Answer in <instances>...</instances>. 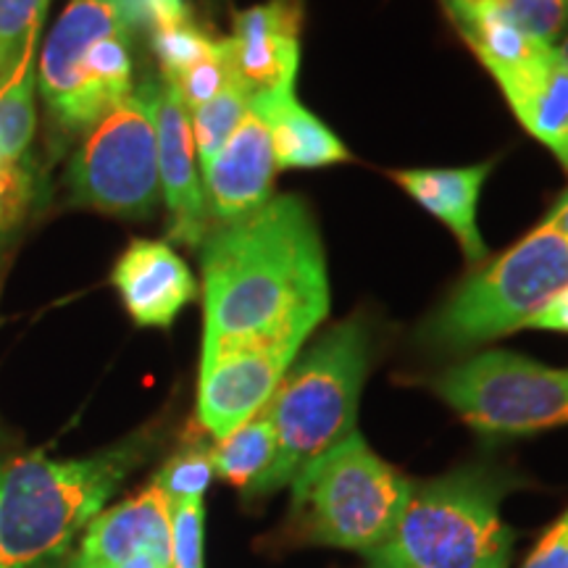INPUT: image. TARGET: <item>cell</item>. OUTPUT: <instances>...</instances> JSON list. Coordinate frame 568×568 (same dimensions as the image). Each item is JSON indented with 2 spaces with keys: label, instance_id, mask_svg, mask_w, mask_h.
Here are the masks:
<instances>
[{
  "label": "cell",
  "instance_id": "obj_17",
  "mask_svg": "<svg viewBox=\"0 0 568 568\" xmlns=\"http://www.w3.org/2000/svg\"><path fill=\"white\" fill-rule=\"evenodd\" d=\"M251 105L264 116L272 134L276 169H322L351 161L343 140L297 103L295 88L258 90Z\"/></svg>",
  "mask_w": 568,
  "mask_h": 568
},
{
  "label": "cell",
  "instance_id": "obj_12",
  "mask_svg": "<svg viewBox=\"0 0 568 568\" xmlns=\"http://www.w3.org/2000/svg\"><path fill=\"white\" fill-rule=\"evenodd\" d=\"M272 134L258 111L247 109L232 138L203 172L205 203L219 226L243 222L272 201L274 187Z\"/></svg>",
  "mask_w": 568,
  "mask_h": 568
},
{
  "label": "cell",
  "instance_id": "obj_4",
  "mask_svg": "<svg viewBox=\"0 0 568 568\" xmlns=\"http://www.w3.org/2000/svg\"><path fill=\"white\" fill-rule=\"evenodd\" d=\"M503 481L466 466L416 487L368 568H508L510 531L500 518Z\"/></svg>",
  "mask_w": 568,
  "mask_h": 568
},
{
  "label": "cell",
  "instance_id": "obj_13",
  "mask_svg": "<svg viewBox=\"0 0 568 568\" xmlns=\"http://www.w3.org/2000/svg\"><path fill=\"white\" fill-rule=\"evenodd\" d=\"M172 503L155 485L109 510H101L82 531L71 552V568H119L140 552H153L169 566Z\"/></svg>",
  "mask_w": 568,
  "mask_h": 568
},
{
  "label": "cell",
  "instance_id": "obj_10",
  "mask_svg": "<svg viewBox=\"0 0 568 568\" xmlns=\"http://www.w3.org/2000/svg\"><path fill=\"white\" fill-rule=\"evenodd\" d=\"M142 30L138 0H74L48 34L38 61V84L55 122L69 130L80 92V67L92 42Z\"/></svg>",
  "mask_w": 568,
  "mask_h": 568
},
{
  "label": "cell",
  "instance_id": "obj_25",
  "mask_svg": "<svg viewBox=\"0 0 568 568\" xmlns=\"http://www.w3.org/2000/svg\"><path fill=\"white\" fill-rule=\"evenodd\" d=\"M237 61H234V48L232 40H216V48L209 59L195 63L193 69H187L184 74L176 77L172 82L176 92H180L184 109L193 111L197 105L209 103L211 98H216L234 77H237ZM169 82V80H166Z\"/></svg>",
  "mask_w": 568,
  "mask_h": 568
},
{
  "label": "cell",
  "instance_id": "obj_27",
  "mask_svg": "<svg viewBox=\"0 0 568 568\" xmlns=\"http://www.w3.org/2000/svg\"><path fill=\"white\" fill-rule=\"evenodd\" d=\"M497 17H503L516 30L529 38L550 42L566 30L568 0H485Z\"/></svg>",
  "mask_w": 568,
  "mask_h": 568
},
{
  "label": "cell",
  "instance_id": "obj_28",
  "mask_svg": "<svg viewBox=\"0 0 568 568\" xmlns=\"http://www.w3.org/2000/svg\"><path fill=\"white\" fill-rule=\"evenodd\" d=\"M38 197V176L27 159L0 161V240L17 232Z\"/></svg>",
  "mask_w": 568,
  "mask_h": 568
},
{
  "label": "cell",
  "instance_id": "obj_9",
  "mask_svg": "<svg viewBox=\"0 0 568 568\" xmlns=\"http://www.w3.org/2000/svg\"><path fill=\"white\" fill-rule=\"evenodd\" d=\"M301 347V343L255 345L201 364L197 422L203 429L213 439H224L258 416L272 403Z\"/></svg>",
  "mask_w": 568,
  "mask_h": 568
},
{
  "label": "cell",
  "instance_id": "obj_3",
  "mask_svg": "<svg viewBox=\"0 0 568 568\" xmlns=\"http://www.w3.org/2000/svg\"><path fill=\"white\" fill-rule=\"evenodd\" d=\"M368 361V326L364 318H347L290 366L264 408L274 426L276 456L258 497L290 487L303 468L353 435Z\"/></svg>",
  "mask_w": 568,
  "mask_h": 568
},
{
  "label": "cell",
  "instance_id": "obj_32",
  "mask_svg": "<svg viewBox=\"0 0 568 568\" xmlns=\"http://www.w3.org/2000/svg\"><path fill=\"white\" fill-rule=\"evenodd\" d=\"M545 224L552 226V230H558L560 234H566V237H568V190L564 195H560V201L552 205L550 216L545 219Z\"/></svg>",
  "mask_w": 568,
  "mask_h": 568
},
{
  "label": "cell",
  "instance_id": "obj_33",
  "mask_svg": "<svg viewBox=\"0 0 568 568\" xmlns=\"http://www.w3.org/2000/svg\"><path fill=\"white\" fill-rule=\"evenodd\" d=\"M119 568H166V560L153 556V552H140V556L130 558L126 564H122Z\"/></svg>",
  "mask_w": 568,
  "mask_h": 568
},
{
  "label": "cell",
  "instance_id": "obj_8",
  "mask_svg": "<svg viewBox=\"0 0 568 568\" xmlns=\"http://www.w3.org/2000/svg\"><path fill=\"white\" fill-rule=\"evenodd\" d=\"M432 389L481 435L518 437L568 424V372L508 351L447 368Z\"/></svg>",
  "mask_w": 568,
  "mask_h": 568
},
{
  "label": "cell",
  "instance_id": "obj_20",
  "mask_svg": "<svg viewBox=\"0 0 568 568\" xmlns=\"http://www.w3.org/2000/svg\"><path fill=\"white\" fill-rule=\"evenodd\" d=\"M274 456L276 435L266 410H261L251 422L234 429L232 435L216 439V445L211 447L213 474L222 477L226 485L243 489L245 497H258Z\"/></svg>",
  "mask_w": 568,
  "mask_h": 568
},
{
  "label": "cell",
  "instance_id": "obj_1",
  "mask_svg": "<svg viewBox=\"0 0 568 568\" xmlns=\"http://www.w3.org/2000/svg\"><path fill=\"white\" fill-rule=\"evenodd\" d=\"M203 361L255 345L305 343L329 314L322 237L297 195L272 197L201 245Z\"/></svg>",
  "mask_w": 568,
  "mask_h": 568
},
{
  "label": "cell",
  "instance_id": "obj_22",
  "mask_svg": "<svg viewBox=\"0 0 568 568\" xmlns=\"http://www.w3.org/2000/svg\"><path fill=\"white\" fill-rule=\"evenodd\" d=\"M251 101L253 88L243 80V74H237L216 98L187 111L197 163H201L203 172L211 166V161L224 148V142L232 138V132L243 122L247 109H251Z\"/></svg>",
  "mask_w": 568,
  "mask_h": 568
},
{
  "label": "cell",
  "instance_id": "obj_34",
  "mask_svg": "<svg viewBox=\"0 0 568 568\" xmlns=\"http://www.w3.org/2000/svg\"><path fill=\"white\" fill-rule=\"evenodd\" d=\"M27 568H71V552H67V556L45 558V560H40V564H32Z\"/></svg>",
  "mask_w": 568,
  "mask_h": 568
},
{
  "label": "cell",
  "instance_id": "obj_23",
  "mask_svg": "<svg viewBox=\"0 0 568 568\" xmlns=\"http://www.w3.org/2000/svg\"><path fill=\"white\" fill-rule=\"evenodd\" d=\"M51 0H0V82L40 38Z\"/></svg>",
  "mask_w": 568,
  "mask_h": 568
},
{
  "label": "cell",
  "instance_id": "obj_18",
  "mask_svg": "<svg viewBox=\"0 0 568 568\" xmlns=\"http://www.w3.org/2000/svg\"><path fill=\"white\" fill-rule=\"evenodd\" d=\"M493 163H477L468 169H410L393 172V180L400 184L414 201L437 216L447 230L458 237L468 261H481L487 247L481 243L477 226L479 190Z\"/></svg>",
  "mask_w": 568,
  "mask_h": 568
},
{
  "label": "cell",
  "instance_id": "obj_26",
  "mask_svg": "<svg viewBox=\"0 0 568 568\" xmlns=\"http://www.w3.org/2000/svg\"><path fill=\"white\" fill-rule=\"evenodd\" d=\"M151 48L155 61H159L163 80L174 82L176 77L193 69L195 63L209 59L216 48V40L197 30L187 21V24L166 27V30L151 32Z\"/></svg>",
  "mask_w": 568,
  "mask_h": 568
},
{
  "label": "cell",
  "instance_id": "obj_7",
  "mask_svg": "<svg viewBox=\"0 0 568 568\" xmlns=\"http://www.w3.org/2000/svg\"><path fill=\"white\" fill-rule=\"evenodd\" d=\"M161 80H142L132 95L92 126L69 163L71 201L111 216H151L161 197L155 105Z\"/></svg>",
  "mask_w": 568,
  "mask_h": 568
},
{
  "label": "cell",
  "instance_id": "obj_19",
  "mask_svg": "<svg viewBox=\"0 0 568 568\" xmlns=\"http://www.w3.org/2000/svg\"><path fill=\"white\" fill-rule=\"evenodd\" d=\"M445 9L458 24L468 48L479 55V61L485 63L495 80L514 74L518 69H527L552 51L550 42L529 38L503 17H497L489 3H445Z\"/></svg>",
  "mask_w": 568,
  "mask_h": 568
},
{
  "label": "cell",
  "instance_id": "obj_35",
  "mask_svg": "<svg viewBox=\"0 0 568 568\" xmlns=\"http://www.w3.org/2000/svg\"><path fill=\"white\" fill-rule=\"evenodd\" d=\"M556 51H558V55H560V61H564L566 67H568V32L564 34V40H560V45L556 48Z\"/></svg>",
  "mask_w": 568,
  "mask_h": 568
},
{
  "label": "cell",
  "instance_id": "obj_31",
  "mask_svg": "<svg viewBox=\"0 0 568 568\" xmlns=\"http://www.w3.org/2000/svg\"><path fill=\"white\" fill-rule=\"evenodd\" d=\"M529 326H535V329L566 332L568 335V290L560 297H556L537 318H531Z\"/></svg>",
  "mask_w": 568,
  "mask_h": 568
},
{
  "label": "cell",
  "instance_id": "obj_21",
  "mask_svg": "<svg viewBox=\"0 0 568 568\" xmlns=\"http://www.w3.org/2000/svg\"><path fill=\"white\" fill-rule=\"evenodd\" d=\"M34 88H38V42L27 48L11 74L0 82V161H19L30 151L38 126Z\"/></svg>",
  "mask_w": 568,
  "mask_h": 568
},
{
  "label": "cell",
  "instance_id": "obj_2",
  "mask_svg": "<svg viewBox=\"0 0 568 568\" xmlns=\"http://www.w3.org/2000/svg\"><path fill=\"white\" fill-rule=\"evenodd\" d=\"M151 443L142 432L88 458L30 453L0 464V568H27L71 552L74 539L145 460Z\"/></svg>",
  "mask_w": 568,
  "mask_h": 568
},
{
  "label": "cell",
  "instance_id": "obj_11",
  "mask_svg": "<svg viewBox=\"0 0 568 568\" xmlns=\"http://www.w3.org/2000/svg\"><path fill=\"white\" fill-rule=\"evenodd\" d=\"M155 132H159V176L161 193L169 209V237L187 247H201L211 232L205 187L197 172V153L190 113L180 92L161 77L159 105H155Z\"/></svg>",
  "mask_w": 568,
  "mask_h": 568
},
{
  "label": "cell",
  "instance_id": "obj_30",
  "mask_svg": "<svg viewBox=\"0 0 568 568\" xmlns=\"http://www.w3.org/2000/svg\"><path fill=\"white\" fill-rule=\"evenodd\" d=\"M524 568H568V518L560 516L556 527L539 539Z\"/></svg>",
  "mask_w": 568,
  "mask_h": 568
},
{
  "label": "cell",
  "instance_id": "obj_6",
  "mask_svg": "<svg viewBox=\"0 0 568 568\" xmlns=\"http://www.w3.org/2000/svg\"><path fill=\"white\" fill-rule=\"evenodd\" d=\"M293 524L305 539L368 556L393 535L414 481L353 432L293 479Z\"/></svg>",
  "mask_w": 568,
  "mask_h": 568
},
{
  "label": "cell",
  "instance_id": "obj_29",
  "mask_svg": "<svg viewBox=\"0 0 568 568\" xmlns=\"http://www.w3.org/2000/svg\"><path fill=\"white\" fill-rule=\"evenodd\" d=\"M205 506L203 500H184L172 506L166 568H203Z\"/></svg>",
  "mask_w": 568,
  "mask_h": 568
},
{
  "label": "cell",
  "instance_id": "obj_24",
  "mask_svg": "<svg viewBox=\"0 0 568 568\" xmlns=\"http://www.w3.org/2000/svg\"><path fill=\"white\" fill-rule=\"evenodd\" d=\"M213 479V460L211 447L193 445L184 447L161 466L155 474L153 485L166 495V500L176 506L184 500H203L205 489H209Z\"/></svg>",
  "mask_w": 568,
  "mask_h": 568
},
{
  "label": "cell",
  "instance_id": "obj_14",
  "mask_svg": "<svg viewBox=\"0 0 568 568\" xmlns=\"http://www.w3.org/2000/svg\"><path fill=\"white\" fill-rule=\"evenodd\" d=\"M111 282L122 295L126 314L140 326L169 329L187 303L197 297V282L190 266L169 243L132 240L119 255Z\"/></svg>",
  "mask_w": 568,
  "mask_h": 568
},
{
  "label": "cell",
  "instance_id": "obj_15",
  "mask_svg": "<svg viewBox=\"0 0 568 568\" xmlns=\"http://www.w3.org/2000/svg\"><path fill=\"white\" fill-rule=\"evenodd\" d=\"M234 61L253 92L295 88L301 69V6L268 0L234 17Z\"/></svg>",
  "mask_w": 568,
  "mask_h": 568
},
{
  "label": "cell",
  "instance_id": "obj_16",
  "mask_svg": "<svg viewBox=\"0 0 568 568\" xmlns=\"http://www.w3.org/2000/svg\"><path fill=\"white\" fill-rule=\"evenodd\" d=\"M497 84L518 122L548 145L568 172V67L556 48L527 69L497 77Z\"/></svg>",
  "mask_w": 568,
  "mask_h": 568
},
{
  "label": "cell",
  "instance_id": "obj_36",
  "mask_svg": "<svg viewBox=\"0 0 568 568\" xmlns=\"http://www.w3.org/2000/svg\"><path fill=\"white\" fill-rule=\"evenodd\" d=\"M445 3H464V6H479V3H485V0H445Z\"/></svg>",
  "mask_w": 568,
  "mask_h": 568
},
{
  "label": "cell",
  "instance_id": "obj_5",
  "mask_svg": "<svg viewBox=\"0 0 568 568\" xmlns=\"http://www.w3.org/2000/svg\"><path fill=\"white\" fill-rule=\"evenodd\" d=\"M568 290V237L539 224L521 243L471 274L418 332L437 351H466L529 326Z\"/></svg>",
  "mask_w": 568,
  "mask_h": 568
}]
</instances>
